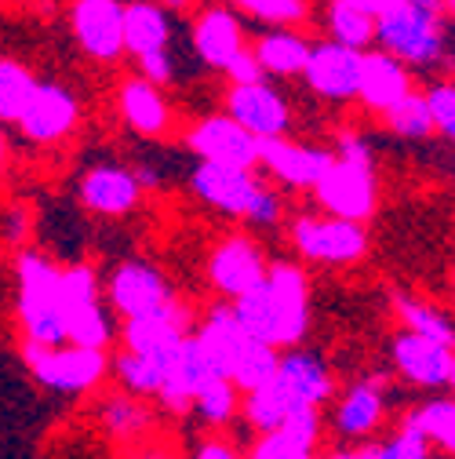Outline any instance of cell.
<instances>
[{"label":"cell","instance_id":"1","mask_svg":"<svg viewBox=\"0 0 455 459\" xmlns=\"http://www.w3.org/2000/svg\"><path fill=\"white\" fill-rule=\"evenodd\" d=\"M234 317L245 335L262 342V347H296L310 325L306 273L292 263H273L259 289L234 299Z\"/></svg>","mask_w":455,"mask_h":459},{"label":"cell","instance_id":"2","mask_svg":"<svg viewBox=\"0 0 455 459\" xmlns=\"http://www.w3.org/2000/svg\"><path fill=\"white\" fill-rule=\"evenodd\" d=\"M335 383H331V372L321 358L313 354H284L280 365H277V376L259 386L255 394L245 397V420L248 427H255L259 434H270V430H280L284 420L296 416V412H306V409H321L324 401L331 397Z\"/></svg>","mask_w":455,"mask_h":459},{"label":"cell","instance_id":"3","mask_svg":"<svg viewBox=\"0 0 455 459\" xmlns=\"http://www.w3.org/2000/svg\"><path fill=\"white\" fill-rule=\"evenodd\" d=\"M19 317L26 328V342H37V347H63L66 342L63 270H55L37 252H26L19 259Z\"/></svg>","mask_w":455,"mask_h":459},{"label":"cell","instance_id":"4","mask_svg":"<svg viewBox=\"0 0 455 459\" xmlns=\"http://www.w3.org/2000/svg\"><path fill=\"white\" fill-rule=\"evenodd\" d=\"M22 361L30 365L37 383L55 394H88L102 383V376L109 368L102 351L70 347V342H63V347H37V342H26Z\"/></svg>","mask_w":455,"mask_h":459},{"label":"cell","instance_id":"5","mask_svg":"<svg viewBox=\"0 0 455 459\" xmlns=\"http://www.w3.org/2000/svg\"><path fill=\"white\" fill-rule=\"evenodd\" d=\"M193 186L208 204L230 212V215H248L255 222H273L277 219V201L270 194H262L259 183L241 168L201 164L193 171Z\"/></svg>","mask_w":455,"mask_h":459},{"label":"cell","instance_id":"6","mask_svg":"<svg viewBox=\"0 0 455 459\" xmlns=\"http://www.w3.org/2000/svg\"><path fill=\"white\" fill-rule=\"evenodd\" d=\"M375 37L382 40L390 59L405 63H434L441 55V33H437V12L423 4H408L390 12L375 22Z\"/></svg>","mask_w":455,"mask_h":459},{"label":"cell","instance_id":"7","mask_svg":"<svg viewBox=\"0 0 455 459\" xmlns=\"http://www.w3.org/2000/svg\"><path fill=\"white\" fill-rule=\"evenodd\" d=\"M186 325H190V310L179 299H172L167 307L124 325V354L150 358V361L164 365V372H167V365H172V358L179 354V347L190 335Z\"/></svg>","mask_w":455,"mask_h":459},{"label":"cell","instance_id":"8","mask_svg":"<svg viewBox=\"0 0 455 459\" xmlns=\"http://www.w3.org/2000/svg\"><path fill=\"white\" fill-rule=\"evenodd\" d=\"M321 204L331 212V219L361 222L372 215L375 204V183H372V164H350V160H331L328 176L313 186Z\"/></svg>","mask_w":455,"mask_h":459},{"label":"cell","instance_id":"9","mask_svg":"<svg viewBox=\"0 0 455 459\" xmlns=\"http://www.w3.org/2000/svg\"><path fill=\"white\" fill-rule=\"evenodd\" d=\"M292 238L299 252L317 263H354L368 248L365 230L347 219H299Z\"/></svg>","mask_w":455,"mask_h":459},{"label":"cell","instance_id":"10","mask_svg":"<svg viewBox=\"0 0 455 459\" xmlns=\"http://www.w3.org/2000/svg\"><path fill=\"white\" fill-rule=\"evenodd\" d=\"M211 379H219V376L211 372V365H208V358L201 351L197 335H186V342L179 347V354L172 358V365H167V372H164V383H160L157 401L172 416H186V412H193L197 394Z\"/></svg>","mask_w":455,"mask_h":459},{"label":"cell","instance_id":"11","mask_svg":"<svg viewBox=\"0 0 455 459\" xmlns=\"http://www.w3.org/2000/svg\"><path fill=\"white\" fill-rule=\"evenodd\" d=\"M190 150L201 157V164H222L248 171L259 160V139L245 132L234 117H211L197 132H190Z\"/></svg>","mask_w":455,"mask_h":459},{"label":"cell","instance_id":"12","mask_svg":"<svg viewBox=\"0 0 455 459\" xmlns=\"http://www.w3.org/2000/svg\"><path fill=\"white\" fill-rule=\"evenodd\" d=\"M172 299L176 296L167 289V281L146 263H124L109 277V303L117 307V314H124V321L146 317V314L167 307Z\"/></svg>","mask_w":455,"mask_h":459},{"label":"cell","instance_id":"13","mask_svg":"<svg viewBox=\"0 0 455 459\" xmlns=\"http://www.w3.org/2000/svg\"><path fill=\"white\" fill-rule=\"evenodd\" d=\"M208 277L211 284L222 292V296H248L252 289H259V284L266 281V263L259 255V248L245 238H230V241H222L211 259H208Z\"/></svg>","mask_w":455,"mask_h":459},{"label":"cell","instance_id":"14","mask_svg":"<svg viewBox=\"0 0 455 459\" xmlns=\"http://www.w3.org/2000/svg\"><path fill=\"white\" fill-rule=\"evenodd\" d=\"M73 30L95 59H117L124 51V8L117 0H77Z\"/></svg>","mask_w":455,"mask_h":459},{"label":"cell","instance_id":"15","mask_svg":"<svg viewBox=\"0 0 455 459\" xmlns=\"http://www.w3.org/2000/svg\"><path fill=\"white\" fill-rule=\"evenodd\" d=\"M306 81L324 99H350L361 88V51L343 44H321L310 48L306 59Z\"/></svg>","mask_w":455,"mask_h":459},{"label":"cell","instance_id":"16","mask_svg":"<svg viewBox=\"0 0 455 459\" xmlns=\"http://www.w3.org/2000/svg\"><path fill=\"white\" fill-rule=\"evenodd\" d=\"M386 420V394H382V379H357L335 405V430L347 441H361L372 437Z\"/></svg>","mask_w":455,"mask_h":459},{"label":"cell","instance_id":"17","mask_svg":"<svg viewBox=\"0 0 455 459\" xmlns=\"http://www.w3.org/2000/svg\"><path fill=\"white\" fill-rule=\"evenodd\" d=\"M451 354L441 342H430L423 335H412V332H401L393 339V365L408 383L416 386H426V390H437V386H448V372H451Z\"/></svg>","mask_w":455,"mask_h":459},{"label":"cell","instance_id":"18","mask_svg":"<svg viewBox=\"0 0 455 459\" xmlns=\"http://www.w3.org/2000/svg\"><path fill=\"white\" fill-rule=\"evenodd\" d=\"M73 121H77V102L59 84H37L30 106L22 109V117H19L22 132L30 139H37V143H51V139L66 135L73 128Z\"/></svg>","mask_w":455,"mask_h":459},{"label":"cell","instance_id":"19","mask_svg":"<svg viewBox=\"0 0 455 459\" xmlns=\"http://www.w3.org/2000/svg\"><path fill=\"white\" fill-rule=\"evenodd\" d=\"M230 117L255 139H277L288 125V106L266 84H245L230 95Z\"/></svg>","mask_w":455,"mask_h":459},{"label":"cell","instance_id":"20","mask_svg":"<svg viewBox=\"0 0 455 459\" xmlns=\"http://www.w3.org/2000/svg\"><path fill=\"white\" fill-rule=\"evenodd\" d=\"M259 160L270 164L284 183L292 186H317L328 168H331V153L328 150H313V146H292L280 139H259Z\"/></svg>","mask_w":455,"mask_h":459},{"label":"cell","instance_id":"21","mask_svg":"<svg viewBox=\"0 0 455 459\" xmlns=\"http://www.w3.org/2000/svg\"><path fill=\"white\" fill-rule=\"evenodd\" d=\"M197 342H201V351H204L211 372L230 383V368H234V361L241 358V351L248 347L252 339L237 325L234 307H211V314L204 317V325L197 332Z\"/></svg>","mask_w":455,"mask_h":459},{"label":"cell","instance_id":"22","mask_svg":"<svg viewBox=\"0 0 455 459\" xmlns=\"http://www.w3.org/2000/svg\"><path fill=\"white\" fill-rule=\"evenodd\" d=\"M357 95L375 106V109H393L397 102H405L412 91H408V74L405 66L390 59L386 51H372V55H361V88Z\"/></svg>","mask_w":455,"mask_h":459},{"label":"cell","instance_id":"23","mask_svg":"<svg viewBox=\"0 0 455 459\" xmlns=\"http://www.w3.org/2000/svg\"><path fill=\"white\" fill-rule=\"evenodd\" d=\"M84 204L102 215H124L139 201V179L124 168H95L84 179Z\"/></svg>","mask_w":455,"mask_h":459},{"label":"cell","instance_id":"24","mask_svg":"<svg viewBox=\"0 0 455 459\" xmlns=\"http://www.w3.org/2000/svg\"><path fill=\"white\" fill-rule=\"evenodd\" d=\"M99 423L102 430L121 441V445H135L142 437H150L153 430V412L142 405V397H132V394H113L99 405Z\"/></svg>","mask_w":455,"mask_h":459},{"label":"cell","instance_id":"25","mask_svg":"<svg viewBox=\"0 0 455 459\" xmlns=\"http://www.w3.org/2000/svg\"><path fill=\"white\" fill-rule=\"evenodd\" d=\"M193 44H197V51H201L204 63L222 66V70L245 51V44H241V26H237V19H234L230 12H208V15L197 22V30H193Z\"/></svg>","mask_w":455,"mask_h":459},{"label":"cell","instance_id":"26","mask_svg":"<svg viewBox=\"0 0 455 459\" xmlns=\"http://www.w3.org/2000/svg\"><path fill=\"white\" fill-rule=\"evenodd\" d=\"M121 109H124L128 125L139 128V132H146V135H157L167 125L164 99H160V91L150 81H128L121 88Z\"/></svg>","mask_w":455,"mask_h":459},{"label":"cell","instance_id":"27","mask_svg":"<svg viewBox=\"0 0 455 459\" xmlns=\"http://www.w3.org/2000/svg\"><path fill=\"white\" fill-rule=\"evenodd\" d=\"M167 44V19L157 4H132L124 8V48H132L139 59Z\"/></svg>","mask_w":455,"mask_h":459},{"label":"cell","instance_id":"28","mask_svg":"<svg viewBox=\"0 0 455 459\" xmlns=\"http://www.w3.org/2000/svg\"><path fill=\"white\" fill-rule=\"evenodd\" d=\"M277 365H280V354L273 347H262V342L252 339L230 368V383H234L237 394H255L259 386H266L277 376Z\"/></svg>","mask_w":455,"mask_h":459},{"label":"cell","instance_id":"29","mask_svg":"<svg viewBox=\"0 0 455 459\" xmlns=\"http://www.w3.org/2000/svg\"><path fill=\"white\" fill-rule=\"evenodd\" d=\"M255 59H259L262 74H299V70H306L310 48L292 33H270L259 40Z\"/></svg>","mask_w":455,"mask_h":459},{"label":"cell","instance_id":"30","mask_svg":"<svg viewBox=\"0 0 455 459\" xmlns=\"http://www.w3.org/2000/svg\"><path fill=\"white\" fill-rule=\"evenodd\" d=\"M397 310H401V321L412 335H423L430 342H441V347L455 351V321L448 314H441L437 307L416 303V299H397Z\"/></svg>","mask_w":455,"mask_h":459},{"label":"cell","instance_id":"31","mask_svg":"<svg viewBox=\"0 0 455 459\" xmlns=\"http://www.w3.org/2000/svg\"><path fill=\"white\" fill-rule=\"evenodd\" d=\"M113 339L109 317L99 303L77 307L66 314V342L70 347H84V351H106V342Z\"/></svg>","mask_w":455,"mask_h":459},{"label":"cell","instance_id":"32","mask_svg":"<svg viewBox=\"0 0 455 459\" xmlns=\"http://www.w3.org/2000/svg\"><path fill=\"white\" fill-rule=\"evenodd\" d=\"M412 416H416V427L423 430V437L430 441V448L455 455V397L426 401V405L416 409Z\"/></svg>","mask_w":455,"mask_h":459},{"label":"cell","instance_id":"33","mask_svg":"<svg viewBox=\"0 0 455 459\" xmlns=\"http://www.w3.org/2000/svg\"><path fill=\"white\" fill-rule=\"evenodd\" d=\"M113 372H117L124 394H132V397H157L160 383H164V365L139 358V354H117Z\"/></svg>","mask_w":455,"mask_h":459},{"label":"cell","instance_id":"34","mask_svg":"<svg viewBox=\"0 0 455 459\" xmlns=\"http://www.w3.org/2000/svg\"><path fill=\"white\" fill-rule=\"evenodd\" d=\"M37 81L12 59H0V121H19L33 99Z\"/></svg>","mask_w":455,"mask_h":459},{"label":"cell","instance_id":"35","mask_svg":"<svg viewBox=\"0 0 455 459\" xmlns=\"http://www.w3.org/2000/svg\"><path fill=\"white\" fill-rule=\"evenodd\" d=\"M193 412H197L201 423H208V427H226V423L237 416V390H234V383L211 379V383L197 394Z\"/></svg>","mask_w":455,"mask_h":459},{"label":"cell","instance_id":"36","mask_svg":"<svg viewBox=\"0 0 455 459\" xmlns=\"http://www.w3.org/2000/svg\"><path fill=\"white\" fill-rule=\"evenodd\" d=\"M328 22H331V33H335V44L354 48V51L375 37V19H368L365 12H357L354 4H347V0H335Z\"/></svg>","mask_w":455,"mask_h":459},{"label":"cell","instance_id":"37","mask_svg":"<svg viewBox=\"0 0 455 459\" xmlns=\"http://www.w3.org/2000/svg\"><path fill=\"white\" fill-rule=\"evenodd\" d=\"M375 459H430V441L416 427V416L408 412L386 441L375 445Z\"/></svg>","mask_w":455,"mask_h":459},{"label":"cell","instance_id":"38","mask_svg":"<svg viewBox=\"0 0 455 459\" xmlns=\"http://www.w3.org/2000/svg\"><path fill=\"white\" fill-rule=\"evenodd\" d=\"M248 459H317V448L303 445L288 430H270V434H259Z\"/></svg>","mask_w":455,"mask_h":459},{"label":"cell","instance_id":"39","mask_svg":"<svg viewBox=\"0 0 455 459\" xmlns=\"http://www.w3.org/2000/svg\"><path fill=\"white\" fill-rule=\"evenodd\" d=\"M390 125L401 132V135H408V139H423V135L434 128L430 109H426V99L408 95L405 102H397V106L390 109Z\"/></svg>","mask_w":455,"mask_h":459},{"label":"cell","instance_id":"40","mask_svg":"<svg viewBox=\"0 0 455 459\" xmlns=\"http://www.w3.org/2000/svg\"><path fill=\"white\" fill-rule=\"evenodd\" d=\"M88 303H99V284H95V273L88 266H73L63 273V317L77 307H88Z\"/></svg>","mask_w":455,"mask_h":459},{"label":"cell","instance_id":"41","mask_svg":"<svg viewBox=\"0 0 455 459\" xmlns=\"http://www.w3.org/2000/svg\"><path fill=\"white\" fill-rule=\"evenodd\" d=\"M426 109H430L434 128H441L448 139H455V88L451 84H437L426 95Z\"/></svg>","mask_w":455,"mask_h":459},{"label":"cell","instance_id":"42","mask_svg":"<svg viewBox=\"0 0 455 459\" xmlns=\"http://www.w3.org/2000/svg\"><path fill=\"white\" fill-rule=\"evenodd\" d=\"M237 4H245L248 12H255L262 19H273V22H296L306 12L303 0H237Z\"/></svg>","mask_w":455,"mask_h":459},{"label":"cell","instance_id":"43","mask_svg":"<svg viewBox=\"0 0 455 459\" xmlns=\"http://www.w3.org/2000/svg\"><path fill=\"white\" fill-rule=\"evenodd\" d=\"M280 430H288V434H292V437H299L303 445L317 448L324 423H321V412H317V409H306V412H296V416L284 420V427H280Z\"/></svg>","mask_w":455,"mask_h":459},{"label":"cell","instance_id":"44","mask_svg":"<svg viewBox=\"0 0 455 459\" xmlns=\"http://www.w3.org/2000/svg\"><path fill=\"white\" fill-rule=\"evenodd\" d=\"M226 70H230V77H234L237 88H245V84H262V66H259V59H255L252 51H241Z\"/></svg>","mask_w":455,"mask_h":459},{"label":"cell","instance_id":"45","mask_svg":"<svg viewBox=\"0 0 455 459\" xmlns=\"http://www.w3.org/2000/svg\"><path fill=\"white\" fill-rule=\"evenodd\" d=\"M190 459H248L234 441H226V437H204Z\"/></svg>","mask_w":455,"mask_h":459},{"label":"cell","instance_id":"46","mask_svg":"<svg viewBox=\"0 0 455 459\" xmlns=\"http://www.w3.org/2000/svg\"><path fill=\"white\" fill-rule=\"evenodd\" d=\"M128 459H176V452H172V448H167L164 441L142 437V441L128 445Z\"/></svg>","mask_w":455,"mask_h":459},{"label":"cell","instance_id":"47","mask_svg":"<svg viewBox=\"0 0 455 459\" xmlns=\"http://www.w3.org/2000/svg\"><path fill=\"white\" fill-rule=\"evenodd\" d=\"M347 4H354L357 12H365L368 19H386L390 12H397V8H405L408 4V0H347Z\"/></svg>","mask_w":455,"mask_h":459},{"label":"cell","instance_id":"48","mask_svg":"<svg viewBox=\"0 0 455 459\" xmlns=\"http://www.w3.org/2000/svg\"><path fill=\"white\" fill-rule=\"evenodd\" d=\"M142 70H146L150 84H164L167 77H172V63H167V55H164V51L142 55Z\"/></svg>","mask_w":455,"mask_h":459},{"label":"cell","instance_id":"49","mask_svg":"<svg viewBox=\"0 0 455 459\" xmlns=\"http://www.w3.org/2000/svg\"><path fill=\"white\" fill-rule=\"evenodd\" d=\"M339 150H343V157H339V160H350V164H368V146H365L357 135H343V139H339Z\"/></svg>","mask_w":455,"mask_h":459},{"label":"cell","instance_id":"50","mask_svg":"<svg viewBox=\"0 0 455 459\" xmlns=\"http://www.w3.org/2000/svg\"><path fill=\"white\" fill-rule=\"evenodd\" d=\"M350 459H375V441H365V445H357V448L350 452Z\"/></svg>","mask_w":455,"mask_h":459},{"label":"cell","instance_id":"51","mask_svg":"<svg viewBox=\"0 0 455 459\" xmlns=\"http://www.w3.org/2000/svg\"><path fill=\"white\" fill-rule=\"evenodd\" d=\"M317 459H350V452H343V448H335V452H324V455H317Z\"/></svg>","mask_w":455,"mask_h":459},{"label":"cell","instance_id":"52","mask_svg":"<svg viewBox=\"0 0 455 459\" xmlns=\"http://www.w3.org/2000/svg\"><path fill=\"white\" fill-rule=\"evenodd\" d=\"M412 4H423V8H430V12H437V0H412Z\"/></svg>","mask_w":455,"mask_h":459},{"label":"cell","instance_id":"53","mask_svg":"<svg viewBox=\"0 0 455 459\" xmlns=\"http://www.w3.org/2000/svg\"><path fill=\"white\" fill-rule=\"evenodd\" d=\"M160 4H164V8H183L186 0H160Z\"/></svg>","mask_w":455,"mask_h":459},{"label":"cell","instance_id":"54","mask_svg":"<svg viewBox=\"0 0 455 459\" xmlns=\"http://www.w3.org/2000/svg\"><path fill=\"white\" fill-rule=\"evenodd\" d=\"M448 386L455 390V354H451V372H448Z\"/></svg>","mask_w":455,"mask_h":459},{"label":"cell","instance_id":"55","mask_svg":"<svg viewBox=\"0 0 455 459\" xmlns=\"http://www.w3.org/2000/svg\"><path fill=\"white\" fill-rule=\"evenodd\" d=\"M0 160H4V139H0Z\"/></svg>","mask_w":455,"mask_h":459},{"label":"cell","instance_id":"56","mask_svg":"<svg viewBox=\"0 0 455 459\" xmlns=\"http://www.w3.org/2000/svg\"><path fill=\"white\" fill-rule=\"evenodd\" d=\"M451 8H455V0H451Z\"/></svg>","mask_w":455,"mask_h":459}]
</instances>
